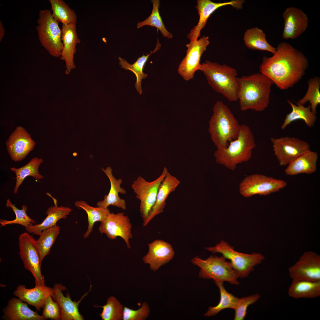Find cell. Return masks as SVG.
<instances>
[{
    "instance_id": "21",
    "label": "cell",
    "mask_w": 320,
    "mask_h": 320,
    "mask_svg": "<svg viewBox=\"0 0 320 320\" xmlns=\"http://www.w3.org/2000/svg\"><path fill=\"white\" fill-rule=\"evenodd\" d=\"M62 40L63 46L60 59L66 63L65 73L68 74L76 66L74 62V55L77 44L81 42L78 37L76 24L63 25L62 26Z\"/></svg>"
},
{
    "instance_id": "12",
    "label": "cell",
    "mask_w": 320,
    "mask_h": 320,
    "mask_svg": "<svg viewBox=\"0 0 320 320\" xmlns=\"http://www.w3.org/2000/svg\"><path fill=\"white\" fill-rule=\"evenodd\" d=\"M270 140L274 154L281 166L288 165L300 154L310 149L307 142L297 137H272Z\"/></svg>"
},
{
    "instance_id": "38",
    "label": "cell",
    "mask_w": 320,
    "mask_h": 320,
    "mask_svg": "<svg viewBox=\"0 0 320 320\" xmlns=\"http://www.w3.org/2000/svg\"><path fill=\"white\" fill-rule=\"evenodd\" d=\"M308 88L304 97L297 103L304 105L307 102L310 104L312 112L316 114V108L320 103V79L317 76L310 79L308 81Z\"/></svg>"
},
{
    "instance_id": "26",
    "label": "cell",
    "mask_w": 320,
    "mask_h": 320,
    "mask_svg": "<svg viewBox=\"0 0 320 320\" xmlns=\"http://www.w3.org/2000/svg\"><path fill=\"white\" fill-rule=\"evenodd\" d=\"M48 196L52 198L55 206H51L47 209L45 213L47 216L41 223L25 228L29 233L39 236L43 231L56 225L60 219L66 218L72 211V209L68 207H58L56 199L50 193Z\"/></svg>"
},
{
    "instance_id": "27",
    "label": "cell",
    "mask_w": 320,
    "mask_h": 320,
    "mask_svg": "<svg viewBox=\"0 0 320 320\" xmlns=\"http://www.w3.org/2000/svg\"><path fill=\"white\" fill-rule=\"evenodd\" d=\"M318 154L317 152L309 149L303 153L288 165L284 170L289 176L301 174H310L317 170Z\"/></svg>"
},
{
    "instance_id": "32",
    "label": "cell",
    "mask_w": 320,
    "mask_h": 320,
    "mask_svg": "<svg viewBox=\"0 0 320 320\" xmlns=\"http://www.w3.org/2000/svg\"><path fill=\"white\" fill-rule=\"evenodd\" d=\"M43 161L42 159L35 157L32 158L27 164L21 167L10 168L11 171L14 172L16 176V184L14 190L15 194L17 193L19 186L26 177L31 176L37 180L44 178L38 171L39 167Z\"/></svg>"
},
{
    "instance_id": "33",
    "label": "cell",
    "mask_w": 320,
    "mask_h": 320,
    "mask_svg": "<svg viewBox=\"0 0 320 320\" xmlns=\"http://www.w3.org/2000/svg\"><path fill=\"white\" fill-rule=\"evenodd\" d=\"M52 14L54 19L63 25L76 24L77 17L75 12L63 0H49Z\"/></svg>"
},
{
    "instance_id": "5",
    "label": "cell",
    "mask_w": 320,
    "mask_h": 320,
    "mask_svg": "<svg viewBox=\"0 0 320 320\" xmlns=\"http://www.w3.org/2000/svg\"><path fill=\"white\" fill-rule=\"evenodd\" d=\"M199 70L203 72L209 84L216 92L230 102L238 100L239 78L235 68L206 60L201 64Z\"/></svg>"
},
{
    "instance_id": "30",
    "label": "cell",
    "mask_w": 320,
    "mask_h": 320,
    "mask_svg": "<svg viewBox=\"0 0 320 320\" xmlns=\"http://www.w3.org/2000/svg\"><path fill=\"white\" fill-rule=\"evenodd\" d=\"M243 40L245 45L249 49L267 51L273 54L276 52V48L271 46L267 41L264 32L257 27L246 30Z\"/></svg>"
},
{
    "instance_id": "23",
    "label": "cell",
    "mask_w": 320,
    "mask_h": 320,
    "mask_svg": "<svg viewBox=\"0 0 320 320\" xmlns=\"http://www.w3.org/2000/svg\"><path fill=\"white\" fill-rule=\"evenodd\" d=\"M28 304L19 298H11L3 309L2 319L6 320H45L42 315L29 308Z\"/></svg>"
},
{
    "instance_id": "2",
    "label": "cell",
    "mask_w": 320,
    "mask_h": 320,
    "mask_svg": "<svg viewBox=\"0 0 320 320\" xmlns=\"http://www.w3.org/2000/svg\"><path fill=\"white\" fill-rule=\"evenodd\" d=\"M238 99L240 110L260 112L268 105L272 81L261 73L238 78Z\"/></svg>"
},
{
    "instance_id": "1",
    "label": "cell",
    "mask_w": 320,
    "mask_h": 320,
    "mask_svg": "<svg viewBox=\"0 0 320 320\" xmlns=\"http://www.w3.org/2000/svg\"><path fill=\"white\" fill-rule=\"evenodd\" d=\"M276 49L272 56L263 57L259 71L278 88L287 89L302 79L308 67V61L302 52L288 43L281 42Z\"/></svg>"
},
{
    "instance_id": "20",
    "label": "cell",
    "mask_w": 320,
    "mask_h": 320,
    "mask_svg": "<svg viewBox=\"0 0 320 320\" xmlns=\"http://www.w3.org/2000/svg\"><path fill=\"white\" fill-rule=\"evenodd\" d=\"M53 293L52 297L59 305L61 310V320H83V316L79 313L78 306L83 298L87 294L84 295L78 301H73L71 295L67 293L66 297L62 291H65L66 287L59 283H56L54 286Z\"/></svg>"
},
{
    "instance_id": "19",
    "label": "cell",
    "mask_w": 320,
    "mask_h": 320,
    "mask_svg": "<svg viewBox=\"0 0 320 320\" xmlns=\"http://www.w3.org/2000/svg\"><path fill=\"white\" fill-rule=\"evenodd\" d=\"M148 245V251L143 260L144 263L149 264L153 271L170 262L175 255L171 245L162 240H155Z\"/></svg>"
},
{
    "instance_id": "15",
    "label": "cell",
    "mask_w": 320,
    "mask_h": 320,
    "mask_svg": "<svg viewBox=\"0 0 320 320\" xmlns=\"http://www.w3.org/2000/svg\"><path fill=\"white\" fill-rule=\"evenodd\" d=\"M292 280L320 281V256L312 251L304 252L288 269Z\"/></svg>"
},
{
    "instance_id": "41",
    "label": "cell",
    "mask_w": 320,
    "mask_h": 320,
    "mask_svg": "<svg viewBox=\"0 0 320 320\" xmlns=\"http://www.w3.org/2000/svg\"><path fill=\"white\" fill-rule=\"evenodd\" d=\"M260 298V295L256 293L239 298L235 310L234 320H243L247 312L248 307L257 302Z\"/></svg>"
},
{
    "instance_id": "36",
    "label": "cell",
    "mask_w": 320,
    "mask_h": 320,
    "mask_svg": "<svg viewBox=\"0 0 320 320\" xmlns=\"http://www.w3.org/2000/svg\"><path fill=\"white\" fill-rule=\"evenodd\" d=\"M215 284L219 289L220 300L216 306L209 307L208 310L204 314L205 316L209 317L214 316L221 311L226 308H230L234 310L239 300V298L227 291L224 286L223 282H218Z\"/></svg>"
},
{
    "instance_id": "24",
    "label": "cell",
    "mask_w": 320,
    "mask_h": 320,
    "mask_svg": "<svg viewBox=\"0 0 320 320\" xmlns=\"http://www.w3.org/2000/svg\"><path fill=\"white\" fill-rule=\"evenodd\" d=\"M180 183L177 178L168 171L159 186L155 203L148 218L143 221V226L147 225L156 215L163 212L169 195L175 191Z\"/></svg>"
},
{
    "instance_id": "35",
    "label": "cell",
    "mask_w": 320,
    "mask_h": 320,
    "mask_svg": "<svg viewBox=\"0 0 320 320\" xmlns=\"http://www.w3.org/2000/svg\"><path fill=\"white\" fill-rule=\"evenodd\" d=\"M74 204L76 207L84 210L87 215L88 227L86 232L84 235V238H87L92 231L93 225L95 222H100L103 220L110 213L108 208L93 207L84 201H77L75 202Z\"/></svg>"
},
{
    "instance_id": "28",
    "label": "cell",
    "mask_w": 320,
    "mask_h": 320,
    "mask_svg": "<svg viewBox=\"0 0 320 320\" xmlns=\"http://www.w3.org/2000/svg\"><path fill=\"white\" fill-rule=\"evenodd\" d=\"M287 293L295 299L317 297L320 296V281L292 280Z\"/></svg>"
},
{
    "instance_id": "37",
    "label": "cell",
    "mask_w": 320,
    "mask_h": 320,
    "mask_svg": "<svg viewBox=\"0 0 320 320\" xmlns=\"http://www.w3.org/2000/svg\"><path fill=\"white\" fill-rule=\"evenodd\" d=\"M151 1L153 4V8L151 15L144 20L138 22L137 25V28H139L145 25L155 27L160 31L164 37L169 39H172L173 37L172 34L166 29L160 15V0Z\"/></svg>"
},
{
    "instance_id": "16",
    "label": "cell",
    "mask_w": 320,
    "mask_h": 320,
    "mask_svg": "<svg viewBox=\"0 0 320 320\" xmlns=\"http://www.w3.org/2000/svg\"><path fill=\"white\" fill-rule=\"evenodd\" d=\"M6 145L11 159L17 162L24 159L34 149L35 143L24 128L18 126L11 134Z\"/></svg>"
},
{
    "instance_id": "40",
    "label": "cell",
    "mask_w": 320,
    "mask_h": 320,
    "mask_svg": "<svg viewBox=\"0 0 320 320\" xmlns=\"http://www.w3.org/2000/svg\"><path fill=\"white\" fill-rule=\"evenodd\" d=\"M6 201V207L12 209L15 215L16 218L12 220L0 219V224L1 226L4 227L9 224H18L26 228L35 224L36 222L30 218L26 214L28 207L26 205H22V208L20 209L12 203L10 199H7Z\"/></svg>"
},
{
    "instance_id": "42",
    "label": "cell",
    "mask_w": 320,
    "mask_h": 320,
    "mask_svg": "<svg viewBox=\"0 0 320 320\" xmlns=\"http://www.w3.org/2000/svg\"><path fill=\"white\" fill-rule=\"evenodd\" d=\"M51 296L46 299L43 308L42 316L45 320L48 319L61 320V310L59 304L53 301Z\"/></svg>"
},
{
    "instance_id": "3",
    "label": "cell",
    "mask_w": 320,
    "mask_h": 320,
    "mask_svg": "<svg viewBox=\"0 0 320 320\" xmlns=\"http://www.w3.org/2000/svg\"><path fill=\"white\" fill-rule=\"evenodd\" d=\"M212 111L209 122L210 137L217 148L226 147L237 138L240 125L228 106L221 101L215 103Z\"/></svg>"
},
{
    "instance_id": "43",
    "label": "cell",
    "mask_w": 320,
    "mask_h": 320,
    "mask_svg": "<svg viewBox=\"0 0 320 320\" xmlns=\"http://www.w3.org/2000/svg\"><path fill=\"white\" fill-rule=\"evenodd\" d=\"M150 313V308L145 302H143L141 307L137 310L124 306L123 320H145L149 316Z\"/></svg>"
},
{
    "instance_id": "22",
    "label": "cell",
    "mask_w": 320,
    "mask_h": 320,
    "mask_svg": "<svg viewBox=\"0 0 320 320\" xmlns=\"http://www.w3.org/2000/svg\"><path fill=\"white\" fill-rule=\"evenodd\" d=\"M53 289L43 286H35L33 288L27 289L24 285H18L13 293V295L30 305L34 306L37 311L43 308L47 298L52 296Z\"/></svg>"
},
{
    "instance_id": "39",
    "label": "cell",
    "mask_w": 320,
    "mask_h": 320,
    "mask_svg": "<svg viewBox=\"0 0 320 320\" xmlns=\"http://www.w3.org/2000/svg\"><path fill=\"white\" fill-rule=\"evenodd\" d=\"M94 306L103 308L102 312L100 314L102 320H123L124 306L114 296L108 298L105 305Z\"/></svg>"
},
{
    "instance_id": "17",
    "label": "cell",
    "mask_w": 320,
    "mask_h": 320,
    "mask_svg": "<svg viewBox=\"0 0 320 320\" xmlns=\"http://www.w3.org/2000/svg\"><path fill=\"white\" fill-rule=\"evenodd\" d=\"M244 0H234L224 2H214L210 0H197L196 8L199 16L197 24L191 29L187 35L190 41L197 39L200 32L205 26L208 19L211 15L219 7L226 5H231L237 9H242Z\"/></svg>"
},
{
    "instance_id": "11",
    "label": "cell",
    "mask_w": 320,
    "mask_h": 320,
    "mask_svg": "<svg viewBox=\"0 0 320 320\" xmlns=\"http://www.w3.org/2000/svg\"><path fill=\"white\" fill-rule=\"evenodd\" d=\"M18 240L19 254L24 268L34 277L36 286L45 285L44 277L41 273V263L35 244L36 240L26 232L21 234Z\"/></svg>"
},
{
    "instance_id": "14",
    "label": "cell",
    "mask_w": 320,
    "mask_h": 320,
    "mask_svg": "<svg viewBox=\"0 0 320 320\" xmlns=\"http://www.w3.org/2000/svg\"><path fill=\"white\" fill-rule=\"evenodd\" d=\"M132 225L128 216L124 212L109 213L105 219L100 222L98 230L101 234L105 233L111 240L120 237L125 242L127 247H131L129 240L132 238Z\"/></svg>"
},
{
    "instance_id": "6",
    "label": "cell",
    "mask_w": 320,
    "mask_h": 320,
    "mask_svg": "<svg viewBox=\"0 0 320 320\" xmlns=\"http://www.w3.org/2000/svg\"><path fill=\"white\" fill-rule=\"evenodd\" d=\"M36 29L42 46L52 56L60 57L63 48L62 30L48 9L40 10Z\"/></svg>"
},
{
    "instance_id": "31",
    "label": "cell",
    "mask_w": 320,
    "mask_h": 320,
    "mask_svg": "<svg viewBox=\"0 0 320 320\" xmlns=\"http://www.w3.org/2000/svg\"><path fill=\"white\" fill-rule=\"evenodd\" d=\"M287 102L291 105L292 111L287 115L281 127L284 130L292 122L298 119L303 120L306 124L309 127L313 126L317 119L316 115L313 113L311 110V105L305 107L304 105L297 104H294L289 100Z\"/></svg>"
},
{
    "instance_id": "44",
    "label": "cell",
    "mask_w": 320,
    "mask_h": 320,
    "mask_svg": "<svg viewBox=\"0 0 320 320\" xmlns=\"http://www.w3.org/2000/svg\"><path fill=\"white\" fill-rule=\"evenodd\" d=\"M5 35V30L2 23L0 21V41H2Z\"/></svg>"
},
{
    "instance_id": "7",
    "label": "cell",
    "mask_w": 320,
    "mask_h": 320,
    "mask_svg": "<svg viewBox=\"0 0 320 320\" xmlns=\"http://www.w3.org/2000/svg\"><path fill=\"white\" fill-rule=\"evenodd\" d=\"M225 259L223 256L211 255L206 260L197 256L193 258L191 262L200 268L199 275L201 278L212 279L215 283L227 281L232 284H239V277L230 262Z\"/></svg>"
},
{
    "instance_id": "10",
    "label": "cell",
    "mask_w": 320,
    "mask_h": 320,
    "mask_svg": "<svg viewBox=\"0 0 320 320\" xmlns=\"http://www.w3.org/2000/svg\"><path fill=\"white\" fill-rule=\"evenodd\" d=\"M287 185V183L284 180L255 174L242 180L239 185V192L245 197L258 194L266 196L279 191Z\"/></svg>"
},
{
    "instance_id": "8",
    "label": "cell",
    "mask_w": 320,
    "mask_h": 320,
    "mask_svg": "<svg viewBox=\"0 0 320 320\" xmlns=\"http://www.w3.org/2000/svg\"><path fill=\"white\" fill-rule=\"evenodd\" d=\"M205 249L213 253H220L225 259L230 260L239 278L247 277L254 270V267L265 259L264 256L260 253L248 254L237 252L224 240H221L214 247H206Z\"/></svg>"
},
{
    "instance_id": "25",
    "label": "cell",
    "mask_w": 320,
    "mask_h": 320,
    "mask_svg": "<svg viewBox=\"0 0 320 320\" xmlns=\"http://www.w3.org/2000/svg\"><path fill=\"white\" fill-rule=\"evenodd\" d=\"M102 170L104 172L109 180L111 183V188L108 195L104 196L103 200L97 202L98 207H101L107 208L110 205H112L125 210L127 209L125 200L120 198L119 193L125 194L126 190L121 186L122 181L121 178L116 179L113 176L112 169L110 166L107 167L105 169L102 168Z\"/></svg>"
},
{
    "instance_id": "34",
    "label": "cell",
    "mask_w": 320,
    "mask_h": 320,
    "mask_svg": "<svg viewBox=\"0 0 320 320\" xmlns=\"http://www.w3.org/2000/svg\"><path fill=\"white\" fill-rule=\"evenodd\" d=\"M60 231L59 226L56 225L43 231L39 238L35 240V244L41 263L44 257L49 254Z\"/></svg>"
},
{
    "instance_id": "13",
    "label": "cell",
    "mask_w": 320,
    "mask_h": 320,
    "mask_svg": "<svg viewBox=\"0 0 320 320\" xmlns=\"http://www.w3.org/2000/svg\"><path fill=\"white\" fill-rule=\"evenodd\" d=\"M209 44V37L204 36L199 40L190 41L186 44V55L177 69L178 73L184 80L187 81L194 77L196 71L199 70L201 64V57Z\"/></svg>"
},
{
    "instance_id": "18",
    "label": "cell",
    "mask_w": 320,
    "mask_h": 320,
    "mask_svg": "<svg viewBox=\"0 0 320 320\" xmlns=\"http://www.w3.org/2000/svg\"><path fill=\"white\" fill-rule=\"evenodd\" d=\"M282 15L284 21L282 34L284 39H295L306 30L308 17L302 10L290 7L285 9Z\"/></svg>"
},
{
    "instance_id": "29",
    "label": "cell",
    "mask_w": 320,
    "mask_h": 320,
    "mask_svg": "<svg viewBox=\"0 0 320 320\" xmlns=\"http://www.w3.org/2000/svg\"><path fill=\"white\" fill-rule=\"evenodd\" d=\"M161 47V45L158 38L156 47L153 51L151 52L149 54L146 55H143L139 57L136 61L132 64H129L126 60L119 57L118 59L119 61V64L121 67L126 70H130L135 75L136 78V81L135 84V86L137 92L141 95L142 93L141 82L142 79L146 78L147 76V74L144 73L143 70L145 65L147 61L148 58L153 53H154L158 51Z\"/></svg>"
},
{
    "instance_id": "9",
    "label": "cell",
    "mask_w": 320,
    "mask_h": 320,
    "mask_svg": "<svg viewBox=\"0 0 320 320\" xmlns=\"http://www.w3.org/2000/svg\"><path fill=\"white\" fill-rule=\"evenodd\" d=\"M167 172L164 167L161 174L155 180L148 182L139 176L132 184L136 197L140 201L139 211L143 221L148 218L155 203L159 186Z\"/></svg>"
},
{
    "instance_id": "4",
    "label": "cell",
    "mask_w": 320,
    "mask_h": 320,
    "mask_svg": "<svg viewBox=\"0 0 320 320\" xmlns=\"http://www.w3.org/2000/svg\"><path fill=\"white\" fill-rule=\"evenodd\" d=\"M256 147L254 135L249 127L240 125L238 135L225 148H217L214 153L216 162L233 171L239 164L248 161Z\"/></svg>"
}]
</instances>
